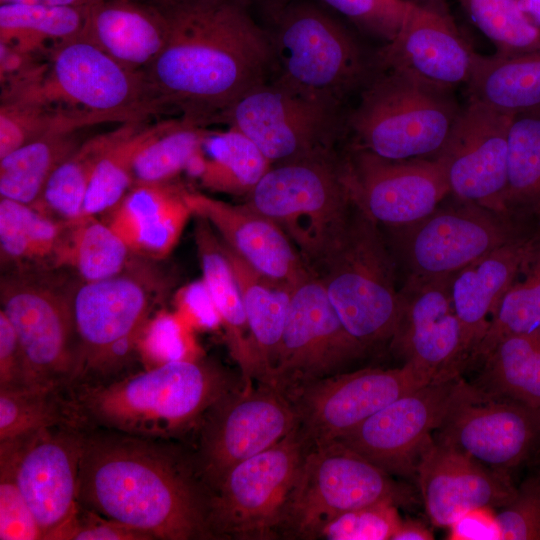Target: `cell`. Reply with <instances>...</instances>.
I'll return each instance as SVG.
<instances>
[{"instance_id": "6da1fadb", "label": "cell", "mask_w": 540, "mask_h": 540, "mask_svg": "<svg viewBox=\"0 0 540 540\" xmlns=\"http://www.w3.org/2000/svg\"><path fill=\"white\" fill-rule=\"evenodd\" d=\"M167 25V41L146 75L166 108L204 125L251 88L268 81V35L243 0H151Z\"/></svg>"}, {"instance_id": "7a4b0ae2", "label": "cell", "mask_w": 540, "mask_h": 540, "mask_svg": "<svg viewBox=\"0 0 540 540\" xmlns=\"http://www.w3.org/2000/svg\"><path fill=\"white\" fill-rule=\"evenodd\" d=\"M78 503L152 540L211 539L208 493L190 455L165 440L83 430Z\"/></svg>"}, {"instance_id": "3957f363", "label": "cell", "mask_w": 540, "mask_h": 540, "mask_svg": "<svg viewBox=\"0 0 540 540\" xmlns=\"http://www.w3.org/2000/svg\"><path fill=\"white\" fill-rule=\"evenodd\" d=\"M237 387L219 367L199 358L170 361L120 379L65 390L71 424L168 440L197 429L204 416Z\"/></svg>"}, {"instance_id": "277c9868", "label": "cell", "mask_w": 540, "mask_h": 540, "mask_svg": "<svg viewBox=\"0 0 540 540\" xmlns=\"http://www.w3.org/2000/svg\"><path fill=\"white\" fill-rule=\"evenodd\" d=\"M310 270L357 341L369 349L393 339L403 308L394 260L379 225L357 205Z\"/></svg>"}, {"instance_id": "5b68a950", "label": "cell", "mask_w": 540, "mask_h": 540, "mask_svg": "<svg viewBox=\"0 0 540 540\" xmlns=\"http://www.w3.org/2000/svg\"><path fill=\"white\" fill-rule=\"evenodd\" d=\"M1 99L62 108L92 124L141 123L166 109L145 72L124 66L83 36L52 49L34 78Z\"/></svg>"}, {"instance_id": "8992f818", "label": "cell", "mask_w": 540, "mask_h": 540, "mask_svg": "<svg viewBox=\"0 0 540 540\" xmlns=\"http://www.w3.org/2000/svg\"><path fill=\"white\" fill-rule=\"evenodd\" d=\"M452 92L383 69L363 87L348 117L354 147L389 160L435 158L461 110Z\"/></svg>"}, {"instance_id": "52a82bcc", "label": "cell", "mask_w": 540, "mask_h": 540, "mask_svg": "<svg viewBox=\"0 0 540 540\" xmlns=\"http://www.w3.org/2000/svg\"><path fill=\"white\" fill-rule=\"evenodd\" d=\"M246 198V204L281 227L309 269L353 208L342 157L335 151L272 164Z\"/></svg>"}, {"instance_id": "ba28073f", "label": "cell", "mask_w": 540, "mask_h": 540, "mask_svg": "<svg viewBox=\"0 0 540 540\" xmlns=\"http://www.w3.org/2000/svg\"><path fill=\"white\" fill-rule=\"evenodd\" d=\"M270 39L272 82L329 107L339 109L346 96L372 78L355 40L312 5L284 11Z\"/></svg>"}, {"instance_id": "9c48e42d", "label": "cell", "mask_w": 540, "mask_h": 540, "mask_svg": "<svg viewBox=\"0 0 540 540\" xmlns=\"http://www.w3.org/2000/svg\"><path fill=\"white\" fill-rule=\"evenodd\" d=\"M391 476L337 440L308 449L283 511L279 539L316 540L333 518L366 505H409L412 494Z\"/></svg>"}, {"instance_id": "30bf717a", "label": "cell", "mask_w": 540, "mask_h": 540, "mask_svg": "<svg viewBox=\"0 0 540 540\" xmlns=\"http://www.w3.org/2000/svg\"><path fill=\"white\" fill-rule=\"evenodd\" d=\"M130 267L109 278L83 281L71 294L78 361L70 386L107 380L137 350L155 288L150 277Z\"/></svg>"}, {"instance_id": "8fae6325", "label": "cell", "mask_w": 540, "mask_h": 540, "mask_svg": "<svg viewBox=\"0 0 540 540\" xmlns=\"http://www.w3.org/2000/svg\"><path fill=\"white\" fill-rule=\"evenodd\" d=\"M307 449L297 427L231 468L208 494L211 539L274 540Z\"/></svg>"}, {"instance_id": "7c38bea8", "label": "cell", "mask_w": 540, "mask_h": 540, "mask_svg": "<svg viewBox=\"0 0 540 540\" xmlns=\"http://www.w3.org/2000/svg\"><path fill=\"white\" fill-rule=\"evenodd\" d=\"M297 425L283 392L242 382L213 405L197 428L196 450L190 454L197 478L209 494L231 468L274 446Z\"/></svg>"}, {"instance_id": "4fadbf2b", "label": "cell", "mask_w": 540, "mask_h": 540, "mask_svg": "<svg viewBox=\"0 0 540 540\" xmlns=\"http://www.w3.org/2000/svg\"><path fill=\"white\" fill-rule=\"evenodd\" d=\"M457 200L415 223L390 228L395 250L408 271L407 280L451 277L525 231L508 214Z\"/></svg>"}, {"instance_id": "5bb4252c", "label": "cell", "mask_w": 540, "mask_h": 540, "mask_svg": "<svg viewBox=\"0 0 540 540\" xmlns=\"http://www.w3.org/2000/svg\"><path fill=\"white\" fill-rule=\"evenodd\" d=\"M428 382L410 363L392 369L345 371L293 387L285 396L306 449L345 435L401 396Z\"/></svg>"}, {"instance_id": "9a60e30c", "label": "cell", "mask_w": 540, "mask_h": 540, "mask_svg": "<svg viewBox=\"0 0 540 540\" xmlns=\"http://www.w3.org/2000/svg\"><path fill=\"white\" fill-rule=\"evenodd\" d=\"M0 301L21 347L28 386L66 390L78 361L71 296L18 275L1 279Z\"/></svg>"}, {"instance_id": "2e32d148", "label": "cell", "mask_w": 540, "mask_h": 540, "mask_svg": "<svg viewBox=\"0 0 540 540\" xmlns=\"http://www.w3.org/2000/svg\"><path fill=\"white\" fill-rule=\"evenodd\" d=\"M338 111L266 81L244 93L215 122L247 136L272 165L334 152Z\"/></svg>"}, {"instance_id": "e0dca14e", "label": "cell", "mask_w": 540, "mask_h": 540, "mask_svg": "<svg viewBox=\"0 0 540 540\" xmlns=\"http://www.w3.org/2000/svg\"><path fill=\"white\" fill-rule=\"evenodd\" d=\"M367 350L346 330L321 281L311 273L292 290L270 385L284 393L345 372Z\"/></svg>"}, {"instance_id": "ac0fdd59", "label": "cell", "mask_w": 540, "mask_h": 540, "mask_svg": "<svg viewBox=\"0 0 540 540\" xmlns=\"http://www.w3.org/2000/svg\"><path fill=\"white\" fill-rule=\"evenodd\" d=\"M433 439L498 472L518 466L540 438V409L463 379Z\"/></svg>"}, {"instance_id": "d6986e66", "label": "cell", "mask_w": 540, "mask_h": 540, "mask_svg": "<svg viewBox=\"0 0 540 540\" xmlns=\"http://www.w3.org/2000/svg\"><path fill=\"white\" fill-rule=\"evenodd\" d=\"M342 168L353 203L389 228L423 219L450 194L436 158L389 160L353 146Z\"/></svg>"}, {"instance_id": "ffe728a7", "label": "cell", "mask_w": 540, "mask_h": 540, "mask_svg": "<svg viewBox=\"0 0 540 540\" xmlns=\"http://www.w3.org/2000/svg\"><path fill=\"white\" fill-rule=\"evenodd\" d=\"M461 381L459 375L415 389L337 441L390 475L415 476L419 455L442 423Z\"/></svg>"}, {"instance_id": "44dd1931", "label": "cell", "mask_w": 540, "mask_h": 540, "mask_svg": "<svg viewBox=\"0 0 540 540\" xmlns=\"http://www.w3.org/2000/svg\"><path fill=\"white\" fill-rule=\"evenodd\" d=\"M512 116L468 101L436 155L450 194L507 214L508 131Z\"/></svg>"}, {"instance_id": "7402d4cb", "label": "cell", "mask_w": 540, "mask_h": 540, "mask_svg": "<svg viewBox=\"0 0 540 540\" xmlns=\"http://www.w3.org/2000/svg\"><path fill=\"white\" fill-rule=\"evenodd\" d=\"M476 52L464 39L445 0H408L396 37L378 54L382 69H395L454 90L467 84Z\"/></svg>"}, {"instance_id": "603a6c76", "label": "cell", "mask_w": 540, "mask_h": 540, "mask_svg": "<svg viewBox=\"0 0 540 540\" xmlns=\"http://www.w3.org/2000/svg\"><path fill=\"white\" fill-rule=\"evenodd\" d=\"M451 277L407 280L393 348L428 383L460 375L468 362L451 298Z\"/></svg>"}, {"instance_id": "cb8c5ba5", "label": "cell", "mask_w": 540, "mask_h": 540, "mask_svg": "<svg viewBox=\"0 0 540 540\" xmlns=\"http://www.w3.org/2000/svg\"><path fill=\"white\" fill-rule=\"evenodd\" d=\"M84 431L62 425L17 441L16 481L44 540L64 524L79 503L78 479Z\"/></svg>"}, {"instance_id": "d4e9b609", "label": "cell", "mask_w": 540, "mask_h": 540, "mask_svg": "<svg viewBox=\"0 0 540 540\" xmlns=\"http://www.w3.org/2000/svg\"><path fill=\"white\" fill-rule=\"evenodd\" d=\"M427 515L438 527L478 507H503L516 495L508 473L490 469L432 438L415 470Z\"/></svg>"}, {"instance_id": "484cf974", "label": "cell", "mask_w": 540, "mask_h": 540, "mask_svg": "<svg viewBox=\"0 0 540 540\" xmlns=\"http://www.w3.org/2000/svg\"><path fill=\"white\" fill-rule=\"evenodd\" d=\"M192 215L205 219L249 266L268 279L295 286L312 272L286 233L248 204H232L186 190Z\"/></svg>"}, {"instance_id": "4316f807", "label": "cell", "mask_w": 540, "mask_h": 540, "mask_svg": "<svg viewBox=\"0 0 540 540\" xmlns=\"http://www.w3.org/2000/svg\"><path fill=\"white\" fill-rule=\"evenodd\" d=\"M185 192L186 189L172 181L134 185L108 212L106 222L134 256L164 259L177 245L188 219L193 216Z\"/></svg>"}, {"instance_id": "83f0119b", "label": "cell", "mask_w": 540, "mask_h": 540, "mask_svg": "<svg viewBox=\"0 0 540 540\" xmlns=\"http://www.w3.org/2000/svg\"><path fill=\"white\" fill-rule=\"evenodd\" d=\"M81 36L124 66L147 73L165 47L167 25L151 0H93Z\"/></svg>"}, {"instance_id": "f1b7e54d", "label": "cell", "mask_w": 540, "mask_h": 540, "mask_svg": "<svg viewBox=\"0 0 540 540\" xmlns=\"http://www.w3.org/2000/svg\"><path fill=\"white\" fill-rule=\"evenodd\" d=\"M533 230L523 231L451 278L452 303L461 325L468 362L518 271Z\"/></svg>"}, {"instance_id": "f546056e", "label": "cell", "mask_w": 540, "mask_h": 540, "mask_svg": "<svg viewBox=\"0 0 540 540\" xmlns=\"http://www.w3.org/2000/svg\"><path fill=\"white\" fill-rule=\"evenodd\" d=\"M194 231L205 282L219 312L229 352L236 361L244 384L260 382L259 369L242 297L219 235L199 217Z\"/></svg>"}, {"instance_id": "4dcf8cb0", "label": "cell", "mask_w": 540, "mask_h": 540, "mask_svg": "<svg viewBox=\"0 0 540 540\" xmlns=\"http://www.w3.org/2000/svg\"><path fill=\"white\" fill-rule=\"evenodd\" d=\"M221 243L242 297L260 374L259 383L270 385L294 286L266 278L222 239Z\"/></svg>"}, {"instance_id": "1f68e13d", "label": "cell", "mask_w": 540, "mask_h": 540, "mask_svg": "<svg viewBox=\"0 0 540 540\" xmlns=\"http://www.w3.org/2000/svg\"><path fill=\"white\" fill-rule=\"evenodd\" d=\"M466 87L468 101L504 114L540 111V49L476 54Z\"/></svg>"}, {"instance_id": "d6a6232c", "label": "cell", "mask_w": 540, "mask_h": 540, "mask_svg": "<svg viewBox=\"0 0 540 540\" xmlns=\"http://www.w3.org/2000/svg\"><path fill=\"white\" fill-rule=\"evenodd\" d=\"M193 178L211 191L247 196L271 163L243 133L208 131Z\"/></svg>"}, {"instance_id": "836d02e7", "label": "cell", "mask_w": 540, "mask_h": 540, "mask_svg": "<svg viewBox=\"0 0 540 540\" xmlns=\"http://www.w3.org/2000/svg\"><path fill=\"white\" fill-rule=\"evenodd\" d=\"M70 221L57 219L33 205L1 197L2 263L51 261L59 266Z\"/></svg>"}, {"instance_id": "e575fe53", "label": "cell", "mask_w": 540, "mask_h": 540, "mask_svg": "<svg viewBox=\"0 0 540 540\" xmlns=\"http://www.w3.org/2000/svg\"><path fill=\"white\" fill-rule=\"evenodd\" d=\"M535 331H540V226L533 230L518 271L470 361H482L507 336Z\"/></svg>"}, {"instance_id": "d590c367", "label": "cell", "mask_w": 540, "mask_h": 540, "mask_svg": "<svg viewBox=\"0 0 540 540\" xmlns=\"http://www.w3.org/2000/svg\"><path fill=\"white\" fill-rule=\"evenodd\" d=\"M86 6L0 5V44L36 55L81 36ZM49 53V49H48Z\"/></svg>"}, {"instance_id": "8d00e7d4", "label": "cell", "mask_w": 540, "mask_h": 540, "mask_svg": "<svg viewBox=\"0 0 540 540\" xmlns=\"http://www.w3.org/2000/svg\"><path fill=\"white\" fill-rule=\"evenodd\" d=\"M140 124L126 123L114 131L81 142L54 170L33 206L60 220L79 219L98 162L114 144Z\"/></svg>"}, {"instance_id": "74e56055", "label": "cell", "mask_w": 540, "mask_h": 540, "mask_svg": "<svg viewBox=\"0 0 540 540\" xmlns=\"http://www.w3.org/2000/svg\"><path fill=\"white\" fill-rule=\"evenodd\" d=\"M482 361L477 387L540 409V331L503 338Z\"/></svg>"}, {"instance_id": "f35d334b", "label": "cell", "mask_w": 540, "mask_h": 540, "mask_svg": "<svg viewBox=\"0 0 540 540\" xmlns=\"http://www.w3.org/2000/svg\"><path fill=\"white\" fill-rule=\"evenodd\" d=\"M80 143L77 131L51 132L1 157L0 196L34 205L51 174Z\"/></svg>"}, {"instance_id": "ab89813d", "label": "cell", "mask_w": 540, "mask_h": 540, "mask_svg": "<svg viewBox=\"0 0 540 540\" xmlns=\"http://www.w3.org/2000/svg\"><path fill=\"white\" fill-rule=\"evenodd\" d=\"M132 252L122 238L96 216L70 221L59 266L73 267L83 281H97L123 272Z\"/></svg>"}, {"instance_id": "60d3db41", "label": "cell", "mask_w": 540, "mask_h": 540, "mask_svg": "<svg viewBox=\"0 0 540 540\" xmlns=\"http://www.w3.org/2000/svg\"><path fill=\"white\" fill-rule=\"evenodd\" d=\"M172 121L149 127L138 125L103 155L91 177L82 216L108 213L120 203L134 186L133 163L137 153Z\"/></svg>"}, {"instance_id": "b9f144b4", "label": "cell", "mask_w": 540, "mask_h": 540, "mask_svg": "<svg viewBox=\"0 0 540 540\" xmlns=\"http://www.w3.org/2000/svg\"><path fill=\"white\" fill-rule=\"evenodd\" d=\"M202 126L186 118L173 119L137 153L133 163L134 185L171 182L185 171L209 131Z\"/></svg>"}, {"instance_id": "7bdbcfd3", "label": "cell", "mask_w": 540, "mask_h": 540, "mask_svg": "<svg viewBox=\"0 0 540 540\" xmlns=\"http://www.w3.org/2000/svg\"><path fill=\"white\" fill-rule=\"evenodd\" d=\"M506 205L540 209V111L512 116L508 131Z\"/></svg>"}, {"instance_id": "ee69618b", "label": "cell", "mask_w": 540, "mask_h": 540, "mask_svg": "<svg viewBox=\"0 0 540 540\" xmlns=\"http://www.w3.org/2000/svg\"><path fill=\"white\" fill-rule=\"evenodd\" d=\"M72 426L65 390L24 387L0 390V442L56 426Z\"/></svg>"}, {"instance_id": "f6af8a7d", "label": "cell", "mask_w": 540, "mask_h": 540, "mask_svg": "<svg viewBox=\"0 0 540 540\" xmlns=\"http://www.w3.org/2000/svg\"><path fill=\"white\" fill-rule=\"evenodd\" d=\"M91 122L76 113L46 104L3 100L0 106V158L46 134L78 131Z\"/></svg>"}, {"instance_id": "bcb514c9", "label": "cell", "mask_w": 540, "mask_h": 540, "mask_svg": "<svg viewBox=\"0 0 540 540\" xmlns=\"http://www.w3.org/2000/svg\"><path fill=\"white\" fill-rule=\"evenodd\" d=\"M476 27L499 54L540 49V29L523 12L520 0H462Z\"/></svg>"}, {"instance_id": "7dc6e473", "label": "cell", "mask_w": 540, "mask_h": 540, "mask_svg": "<svg viewBox=\"0 0 540 540\" xmlns=\"http://www.w3.org/2000/svg\"><path fill=\"white\" fill-rule=\"evenodd\" d=\"M17 441L0 442V539L44 540L16 481Z\"/></svg>"}, {"instance_id": "c3c4849f", "label": "cell", "mask_w": 540, "mask_h": 540, "mask_svg": "<svg viewBox=\"0 0 540 540\" xmlns=\"http://www.w3.org/2000/svg\"><path fill=\"white\" fill-rule=\"evenodd\" d=\"M189 324L175 311H159L143 327L137 350L154 366L170 361L196 359Z\"/></svg>"}, {"instance_id": "681fc988", "label": "cell", "mask_w": 540, "mask_h": 540, "mask_svg": "<svg viewBox=\"0 0 540 540\" xmlns=\"http://www.w3.org/2000/svg\"><path fill=\"white\" fill-rule=\"evenodd\" d=\"M401 522L395 504L378 502L333 518L323 526L317 539L392 540Z\"/></svg>"}, {"instance_id": "f907efd6", "label": "cell", "mask_w": 540, "mask_h": 540, "mask_svg": "<svg viewBox=\"0 0 540 540\" xmlns=\"http://www.w3.org/2000/svg\"><path fill=\"white\" fill-rule=\"evenodd\" d=\"M357 27L387 43L399 32L408 0H322Z\"/></svg>"}, {"instance_id": "816d5d0a", "label": "cell", "mask_w": 540, "mask_h": 540, "mask_svg": "<svg viewBox=\"0 0 540 540\" xmlns=\"http://www.w3.org/2000/svg\"><path fill=\"white\" fill-rule=\"evenodd\" d=\"M496 514L501 540H540V476L525 481Z\"/></svg>"}, {"instance_id": "f5cc1de1", "label": "cell", "mask_w": 540, "mask_h": 540, "mask_svg": "<svg viewBox=\"0 0 540 540\" xmlns=\"http://www.w3.org/2000/svg\"><path fill=\"white\" fill-rule=\"evenodd\" d=\"M48 540H152L125 524L106 518L80 504Z\"/></svg>"}, {"instance_id": "db71d44e", "label": "cell", "mask_w": 540, "mask_h": 540, "mask_svg": "<svg viewBox=\"0 0 540 540\" xmlns=\"http://www.w3.org/2000/svg\"><path fill=\"white\" fill-rule=\"evenodd\" d=\"M176 312L189 324L204 329L222 325L214 300L203 279L180 288L174 296Z\"/></svg>"}, {"instance_id": "11a10c76", "label": "cell", "mask_w": 540, "mask_h": 540, "mask_svg": "<svg viewBox=\"0 0 540 540\" xmlns=\"http://www.w3.org/2000/svg\"><path fill=\"white\" fill-rule=\"evenodd\" d=\"M29 387L16 332L0 310V390Z\"/></svg>"}, {"instance_id": "9f6ffc18", "label": "cell", "mask_w": 540, "mask_h": 540, "mask_svg": "<svg viewBox=\"0 0 540 540\" xmlns=\"http://www.w3.org/2000/svg\"><path fill=\"white\" fill-rule=\"evenodd\" d=\"M448 528L451 540H501L497 514L492 507L469 510Z\"/></svg>"}, {"instance_id": "6f0895ef", "label": "cell", "mask_w": 540, "mask_h": 540, "mask_svg": "<svg viewBox=\"0 0 540 540\" xmlns=\"http://www.w3.org/2000/svg\"><path fill=\"white\" fill-rule=\"evenodd\" d=\"M433 533L421 521L408 519L402 520L392 540H431Z\"/></svg>"}, {"instance_id": "680465c9", "label": "cell", "mask_w": 540, "mask_h": 540, "mask_svg": "<svg viewBox=\"0 0 540 540\" xmlns=\"http://www.w3.org/2000/svg\"><path fill=\"white\" fill-rule=\"evenodd\" d=\"M93 0H0V3L40 4L48 6H86Z\"/></svg>"}, {"instance_id": "91938a15", "label": "cell", "mask_w": 540, "mask_h": 540, "mask_svg": "<svg viewBox=\"0 0 540 540\" xmlns=\"http://www.w3.org/2000/svg\"><path fill=\"white\" fill-rule=\"evenodd\" d=\"M523 12L540 29V0H520Z\"/></svg>"}]
</instances>
